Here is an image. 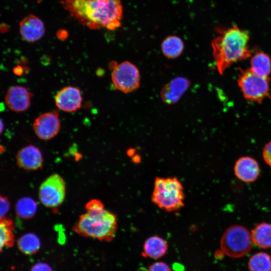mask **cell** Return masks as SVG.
<instances>
[{
    "mask_svg": "<svg viewBox=\"0 0 271 271\" xmlns=\"http://www.w3.org/2000/svg\"><path fill=\"white\" fill-rule=\"evenodd\" d=\"M38 206L36 202L31 197L20 198L15 205L17 215L24 219H29L36 213Z\"/></svg>",
    "mask_w": 271,
    "mask_h": 271,
    "instance_id": "22",
    "label": "cell"
},
{
    "mask_svg": "<svg viewBox=\"0 0 271 271\" xmlns=\"http://www.w3.org/2000/svg\"><path fill=\"white\" fill-rule=\"evenodd\" d=\"M249 271H271V256L264 252L252 255L248 262Z\"/></svg>",
    "mask_w": 271,
    "mask_h": 271,
    "instance_id": "23",
    "label": "cell"
},
{
    "mask_svg": "<svg viewBox=\"0 0 271 271\" xmlns=\"http://www.w3.org/2000/svg\"><path fill=\"white\" fill-rule=\"evenodd\" d=\"M148 271H171V269L166 263L159 261L152 264L148 268Z\"/></svg>",
    "mask_w": 271,
    "mask_h": 271,
    "instance_id": "25",
    "label": "cell"
},
{
    "mask_svg": "<svg viewBox=\"0 0 271 271\" xmlns=\"http://www.w3.org/2000/svg\"><path fill=\"white\" fill-rule=\"evenodd\" d=\"M269 77L259 76L250 69L240 70L238 84L247 100L261 103L265 98H271Z\"/></svg>",
    "mask_w": 271,
    "mask_h": 271,
    "instance_id": "6",
    "label": "cell"
},
{
    "mask_svg": "<svg viewBox=\"0 0 271 271\" xmlns=\"http://www.w3.org/2000/svg\"><path fill=\"white\" fill-rule=\"evenodd\" d=\"M96 73L98 76H102L104 71L102 69H98L96 71Z\"/></svg>",
    "mask_w": 271,
    "mask_h": 271,
    "instance_id": "32",
    "label": "cell"
},
{
    "mask_svg": "<svg viewBox=\"0 0 271 271\" xmlns=\"http://www.w3.org/2000/svg\"><path fill=\"white\" fill-rule=\"evenodd\" d=\"M11 203L9 199L0 194V219L6 217L10 210Z\"/></svg>",
    "mask_w": 271,
    "mask_h": 271,
    "instance_id": "24",
    "label": "cell"
},
{
    "mask_svg": "<svg viewBox=\"0 0 271 271\" xmlns=\"http://www.w3.org/2000/svg\"><path fill=\"white\" fill-rule=\"evenodd\" d=\"M60 3L72 18L90 30L113 31L121 25V0H61Z\"/></svg>",
    "mask_w": 271,
    "mask_h": 271,
    "instance_id": "1",
    "label": "cell"
},
{
    "mask_svg": "<svg viewBox=\"0 0 271 271\" xmlns=\"http://www.w3.org/2000/svg\"><path fill=\"white\" fill-rule=\"evenodd\" d=\"M249 41L248 32L235 25L220 32L212 41L213 56L220 74L233 63L250 57Z\"/></svg>",
    "mask_w": 271,
    "mask_h": 271,
    "instance_id": "2",
    "label": "cell"
},
{
    "mask_svg": "<svg viewBox=\"0 0 271 271\" xmlns=\"http://www.w3.org/2000/svg\"><path fill=\"white\" fill-rule=\"evenodd\" d=\"M17 245L22 253L32 255L38 252L41 246V242L36 234L27 233L19 238L17 241Z\"/></svg>",
    "mask_w": 271,
    "mask_h": 271,
    "instance_id": "21",
    "label": "cell"
},
{
    "mask_svg": "<svg viewBox=\"0 0 271 271\" xmlns=\"http://www.w3.org/2000/svg\"><path fill=\"white\" fill-rule=\"evenodd\" d=\"M117 229L116 215L104 208L86 212L79 216L73 230L81 236L110 241Z\"/></svg>",
    "mask_w": 271,
    "mask_h": 271,
    "instance_id": "3",
    "label": "cell"
},
{
    "mask_svg": "<svg viewBox=\"0 0 271 271\" xmlns=\"http://www.w3.org/2000/svg\"><path fill=\"white\" fill-rule=\"evenodd\" d=\"M184 198L183 187L177 178H156L151 199L159 208L176 211L184 206Z\"/></svg>",
    "mask_w": 271,
    "mask_h": 271,
    "instance_id": "4",
    "label": "cell"
},
{
    "mask_svg": "<svg viewBox=\"0 0 271 271\" xmlns=\"http://www.w3.org/2000/svg\"><path fill=\"white\" fill-rule=\"evenodd\" d=\"M24 69L22 66L18 65L14 68V72L17 75H22L23 74Z\"/></svg>",
    "mask_w": 271,
    "mask_h": 271,
    "instance_id": "30",
    "label": "cell"
},
{
    "mask_svg": "<svg viewBox=\"0 0 271 271\" xmlns=\"http://www.w3.org/2000/svg\"><path fill=\"white\" fill-rule=\"evenodd\" d=\"M82 97L80 89L77 87L68 86L61 89L55 95V102L60 110L72 112L80 109Z\"/></svg>",
    "mask_w": 271,
    "mask_h": 271,
    "instance_id": "10",
    "label": "cell"
},
{
    "mask_svg": "<svg viewBox=\"0 0 271 271\" xmlns=\"http://www.w3.org/2000/svg\"><path fill=\"white\" fill-rule=\"evenodd\" d=\"M167 242L162 238L153 236L148 238L144 243L143 256L158 259L164 256L168 250Z\"/></svg>",
    "mask_w": 271,
    "mask_h": 271,
    "instance_id": "16",
    "label": "cell"
},
{
    "mask_svg": "<svg viewBox=\"0 0 271 271\" xmlns=\"http://www.w3.org/2000/svg\"><path fill=\"white\" fill-rule=\"evenodd\" d=\"M117 65V63L114 61L110 62L108 65L109 69L112 71L116 67Z\"/></svg>",
    "mask_w": 271,
    "mask_h": 271,
    "instance_id": "31",
    "label": "cell"
},
{
    "mask_svg": "<svg viewBox=\"0 0 271 271\" xmlns=\"http://www.w3.org/2000/svg\"><path fill=\"white\" fill-rule=\"evenodd\" d=\"M111 79L116 89L126 93L135 90L139 87L140 72L132 63L124 61L117 64L112 70Z\"/></svg>",
    "mask_w": 271,
    "mask_h": 271,
    "instance_id": "8",
    "label": "cell"
},
{
    "mask_svg": "<svg viewBox=\"0 0 271 271\" xmlns=\"http://www.w3.org/2000/svg\"><path fill=\"white\" fill-rule=\"evenodd\" d=\"M30 271H53L49 265L44 263H38L35 264Z\"/></svg>",
    "mask_w": 271,
    "mask_h": 271,
    "instance_id": "28",
    "label": "cell"
},
{
    "mask_svg": "<svg viewBox=\"0 0 271 271\" xmlns=\"http://www.w3.org/2000/svg\"><path fill=\"white\" fill-rule=\"evenodd\" d=\"M250 69L255 74L268 77L271 72V59L266 54L258 52L254 54L250 60Z\"/></svg>",
    "mask_w": 271,
    "mask_h": 271,
    "instance_id": "18",
    "label": "cell"
},
{
    "mask_svg": "<svg viewBox=\"0 0 271 271\" xmlns=\"http://www.w3.org/2000/svg\"><path fill=\"white\" fill-rule=\"evenodd\" d=\"M161 48L163 54L168 58L175 59L183 51L184 44L182 40L174 35L167 37L162 42Z\"/></svg>",
    "mask_w": 271,
    "mask_h": 271,
    "instance_id": "19",
    "label": "cell"
},
{
    "mask_svg": "<svg viewBox=\"0 0 271 271\" xmlns=\"http://www.w3.org/2000/svg\"><path fill=\"white\" fill-rule=\"evenodd\" d=\"M262 156L265 162L271 167V141L264 146Z\"/></svg>",
    "mask_w": 271,
    "mask_h": 271,
    "instance_id": "27",
    "label": "cell"
},
{
    "mask_svg": "<svg viewBox=\"0 0 271 271\" xmlns=\"http://www.w3.org/2000/svg\"><path fill=\"white\" fill-rule=\"evenodd\" d=\"M86 211L96 210L104 208L102 202L97 199H93L88 202L86 205Z\"/></svg>",
    "mask_w": 271,
    "mask_h": 271,
    "instance_id": "26",
    "label": "cell"
},
{
    "mask_svg": "<svg viewBox=\"0 0 271 271\" xmlns=\"http://www.w3.org/2000/svg\"><path fill=\"white\" fill-rule=\"evenodd\" d=\"M33 126L35 133L41 140L52 139L60 129L58 112L53 110L40 115L34 120Z\"/></svg>",
    "mask_w": 271,
    "mask_h": 271,
    "instance_id": "9",
    "label": "cell"
},
{
    "mask_svg": "<svg viewBox=\"0 0 271 271\" xmlns=\"http://www.w3.org/2000/svg\"><path fill=\"white\" fill-rule=\"evenodd\" d=\"M235 176L246 183L255 181L260 174V168L257 161L249 157H242L236 162L234 168Z\"/></svg>",
    "mask_w": 271,
    "mask_h": 271,
    "instance_id": "14",
    "label": "cell"
},
{
    "mask_svg": "<svg viewBox=\"0 0 271 271\" xmlns=\"http://www.w3.org/2000/svg\"><path fill=\"white\" fill-rule=\"evenodd\" d=\"M32 97V93L26 87L15 85L8 90L5 96V102L11 110L22 112L30 107Z\"/></svg>",
    "mask_w": 271,
    "mask_h": 271,
    "instance_id": "11",
    "label": "cell"
},
{
    "mask_svg": "<svg viewBox=\"0 0 271 271\" xmlns=\"http://www.w3.org/2000/svg\"><path fill=\"white\" fill-rule=\"evenodd\" d=\"M252 242L261 248L271 247V224L262 222L256 225L251 231Z\"/></svg>",
    "mask_w": 271,
    "mask_h": 271,
    "instance_id": "17",
    "label": "cell"
},
{
    "mask_svg": "<svg viewBox=\"0 0 271 271\" xmlns=\"http://www.w3.org/2000/svg\"><path fill=\"white\" fill-rule=\"evenodd\" d=\"M14 224L10 218L0 219V252L5 248L11 247L15 242Z\"/></svg>",
    "mask_w": 271,
    "mask_h": 271,
    "instance_id": "20",
    "label": "cell"
},
{
    "mask_svg": "<svg viewBox=\"0 0 271 271\" xmlns=\"http://www.w3.org/2000/svg\"><path fill=\"white\" fill-rule=\"evenodd\" d=\"M19 31L23 39L28 42L40 40L46 31L43 21L33 14L29 15L20 21Z\"/></svg>",
    "mask_w": 271,
    "mask_h": 271,
    "instance_id": "12",
    "label": "cell"
},
{
    "mask_svg": "<svg viewBox=\"0 0 271 271\" xmlns=\"http://www.w3.org/2000/svg\"><path fill=\"white\" fill-rule=\"evenodd\" d=\"M57 37L60 40H65L68 37V34L65 30H60L57 33Z\"/></svg>",
    "mask_w": 271,
    "mask_h": 271,
    "instance_id": "29",
    "label": "cell"
},
{
    "mask_svg": "<svg viewBox=\"0 0 271 271\" xmlns=\"http://www.w3.org/2000/svg\"><path fill=\"white\" fill-rule=\"evenodd\" d=\"M251 234L244 227L234 225L223 233L220 242L223 253L233 258H240L248 254L252 247Z\"/></svg>",
    "mask_w": 271,
    "mask_h": 271,
    "instance_id": "5",
    "label": "cell"
},
{
    "mask_svg": "<svg viewBox=\"0 0 271 271\" xmlns=\"http://www.w3.org/2000/svg\"><path fill=\"white\" fill-rule=\"evenodd\" d=\"M66 196V184L63 178L58 174H53L40 185L38 197L41 203L48 208L60 206Z\"/></svg>",
    "mask_w": 271,
    "mask_h": 271,
    "instance_id": "7",
    "label": "cell"
},
{
    "mask_svg": "<svg viewBox=\"0 0 271 271\" xmlns=\"http://www.w3.org/2000/svg\"><path fill=\"white\" fill-rule=\"evenodd\" d=\"M189 81L178 77L166 85L161 91V97L166 103L172 104L177 102L190 86Z\"/></svg>",
    "mask_w": 271,
    "mask_h": 271,
    "instance_id": "15",
    "label": "cell"
},
{
    "mask_svg": "<svg viewBox=\"0 0 271 271\" xmlns=\"http://www.w3.org/2000/svg\"><path fill=\"white\" fill-rule=\"evenodd\" d=\"M18 166L26 170L36 171L41 169L43 157L37 147L30 145L21 149L16 155Z\"/></svg>",
    "mask_w": 271,
    "mask_h": 271,
    "instance_id": "13",
    "label": "cell"
},
{
    "mask_svg": "<svg viewBox=\"0 0 271 271\" xmlns=\"http://www.w3.org/2000/svg\"><path fill=\"white\" fill-rule=\"evenodd\" d=\"M4 130V123L3 121L0 119V136Z\"/></svg>",
    "mask_w": 271,
    "mask_h": 271,
    "instance_id": "33",
    "label": "cell"
}]
</instances>
